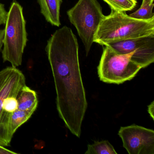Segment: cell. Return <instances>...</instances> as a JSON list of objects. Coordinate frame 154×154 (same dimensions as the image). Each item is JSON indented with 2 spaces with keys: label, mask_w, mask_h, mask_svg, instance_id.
Segmentation results:
<instances>
[{
  "label": "cell",
  "mask_w": 154,
  "mask_h": 154,
  "mask_svg": "<svg viewBox=\"0 0 154 154\" xmlns=\"http://www.w3.org/2000/svg\"><path fill=\"white\" fill-rule=\"evenodd\" d=\"M111 10L126 12L132 10L137 6V0H103Z\"/></svg>",
  "instance_id": "obj_13"
},
{
  "label": "cell",
  "mask_w": 154,
  "mask_h": 154,
  "mask_svg": "<svg viewBox=\"0 0 154 154\" xmlns=\"http://www.w3.org/2000/svg\"><path fill=\"white\" fill-rule=\"evenodd\" d=\"M27 40L23 8L19 3L14 1L8 12L4 29L2 51L3 62H9L13 67L21 65Z\"/></svg>",
  "instance_id": "obj_4"
},
{
  "label": "cell",
  "mask_w": 154,
  "mask_h": 154,
  "mask_svg": "<svg viewBox=\"0 0 154 154\" xmlns=\"http://www.w3.org/2000/svg\"><path fill=\"white\" fill-rule=\"evenodd\" d=\"M148 111L150 115V117L152 119L154 120V102L152 101V103L148 106Z\"/></svg>",
  "instance_id": "obj_17"
},
{
  "label": "cell",
  "mask_w": 154,
  "mask_h": 154,
  "mask_svg": "<svg viewBox=\"0 0 154 154\" xmlns=\"http://www.w3.org/2000/svg\"><path fill=\"white\" fill-rule=\"evenodd\" d=\"M8 16V12L5 9V6L0 2V26L5 25Z\"/></svg>",
  "instance_id": "obj_15"
},
{
  "label": "cell",
  "mask_w": 154,
  "mask_h": 154,
  "mask_svg": "<svg viewBox=\"0 0 154 154\" xmlns=\"http://www.w3.org/2000/svg\"><path fill=\"white\" fill-rule=\"evenodd\" d=\"M40 12L47 22L55 26L61 25L60 11L62 0H37Z\"/></svg>",
  "instance_id": "obj_9"
},
{
  "label": "cell",
  "mask_w": 154,
  "mask_h": 154,
  "mask_svg": "<svg viewBox=\"0 0 154 154\" xmlns=\"http://www.w3.org/2000/svg\"><path fill=\"white\" fill-rule=\"evenodd\" d=\"M70 22L75 27L88 55L99 25L104 16L97 0H78L67 11Z\"/></svg>",
  "instance_id": "obj_5"
},
{
  "label": "cell",
  "mask_w": 154,
  "mask_h": 154,
  "mask_svg": "<svg viewBox=\"0 0 154 154\" xmlns=\"http://www.w3.org/2000/svg\"><path fill=\"white\" fill-rule=\"evenodd\" d=\"M46 52L59 117L71 133L80 138L88 103L80 70L79 45L72 29L64 26L57 30L48 41Z\"/></svg>",
  "instance_id": "obj_1"
},
{
  "label": "cell",
  "mask_w": 154,
  "mask_h": 154,
  "mask_svg": "<svg viewBox=\"0 0 154 154\" xmlns=\"http://www.w3.org/2000/svg\"><path fill=\"white\" fill-rule=\"evenodd\" d=\"M18 109L33 114L38 104L37 94L34 90L26 85L20 91L17 97Z\"/></svg>",
  "instance_id": "obj_10"
},
{
  "label": "cell",
  "mask_w": 154,
  "mask_h": 154,
  "mask_svg": "<svg viewBox=\"0 0 154 154\" xmlns=\"http://www.w3.org/2000/svg\"><path fill=\"white\" fill-rule=\"evenodd\" d=\"M32 114L17 109L12 113L10 123V135L11 138L19 128L26 122L32 116Z\"/></svg>",
  "instance_id": "obj_11"
},
{
  "label": "cell",
  "mask_w": 154,
  "mask_h": 154,
  "mask_svg": "<svg viewBox=\"0 0 154 154\" xmlns=\"http://www.w3.org/2000/svg\"><path fill=\"white\" fill-rule=\"evenodd\" d=\"M26 82L25 75L17 67L9 66L0 71V145L3 146H10L11 118L18 109V95Z\"/></svg>",
  "instance_id": "obj_3"
},
{
  "label": "cell",
  "mask_w": 154,
  "mask_h": 154,
  "mask_svg": "<svg viewBox=\"0 0 154 154\" xmlns=\"http://www.w3.org/2000/svg\"><path fill=\"white\" fill-rule=\"evenodd\" d=\"M4 29H0V52L3 46V39L4 37Z\"/></svg>",
  "instance_id": "obj_18"
},
{
  "label": "cell",
  "mask_w": 154,
  "mask_h": 154,
  "mask_svg": "<svg viewBox=\"0 0 154 154\" xmlns=\"http://www.w3.org/2000/svg\"><path fill=\"white\" fill-rule=\"evenodd\" d=\"M154 3L148 4L144 6H140V8L137 11L129 15L130 17L141 20H149L154 18V13L153 12Z\"/></svg>",
  "instance_id": "obj_14"
},
{
  "label": "cell",
  "mask_w": 154,
  "mask_h": 154,
  "mask_svg": "<svg viewBox=\"0 0 154 154\" xmlns=\"http://www.w3.org/2000/svg\"><path fill=\"white\" fill-rule=\"evenodd\" d=\"M113 146L108 140L95 141L93 144L88 145L85 154H117Z\"/></svg>",
  "instance_id": "obj_12"
},
{
  "label": "cell",
  "mask_w": 154,
  "mask_h": 154,
  "mask_svg": "<svg viewBox=\"0 0 154 154\" xmlns=\"http://www.w3.org/2000/svg\"><path fill=\"white\" fill-rule=\"evenodd\" d=\"M129 154H154V131L142 126L121 127L118 132Z\"/></svg>",
  "instance_id": "obj_8"
},
{
  "label": "cell",
  "mask_w": 154,
  "mask_h": 154,
  "mask_svg": "<svg viewBox=\"0 0 154 154\" xmlns=\"http://www.w3.org/2000/svg\"><path fill=\"white\" fill-rule=\"evenodd\" d=\"M104 46L121 54L134 52L131 59L142 68H146L154 62V35L111 42Z\"/></svg>",
  "instance_id": "obj_7"
},
{
  "label": "cell",
  "mask_w": 154,
  "mask_h": 154,
  "mask_svg": "<svg viewBox=\"0 0 154 154\" xmlns=\"http://www.w3.org/2000/svg\"><path fill=\"white\" fill-rule=\"evenodd\" d=\"M103 46L102 54L97 68L98 75L102 82L121 84L132 80L142 68L131 60L134 52L121 54L107 46Z\"/></svg>",
  "instance_id": "obj_6"
},
{
  "label": "cell",
  "mask_w": 154,
  "mask_h": 154,
  "mask_svg": "<svg viewBox=\"0 0 154 154\" xmlns=\"http://www.w3.org/2000/svg\"><path fill=\"white\" fill-rule=\"evenodd\" d=\"M154 35V18L141 20L130 17L126 12L111 10L104 16L95 34L94 42L102 46L108 43Z\"/></svg>",
  "instance_id": "obj_2"
},
{
  "label": "cell",
  "mask_w": 154,
  "mask_h": 154,
  "mask_svg": "<svg viewBox=\"0 0 154 154\" xmlns=\"http://www.w3.org/2000/svg\"><path fill=\"white\" fill-rule=\"evenodd\" d=\"M14 151H11L8 149L6 148L4 146L0 145V154H17Z\"/></svg>",
  "instance_id": "obj_16"
},
{
  "label": "cell",
  "mask_w": 154,
  "mask_h": 154,
  "mask_svg": "<svg viewBox=\"0 0 154 154\" xmlns=\"http://www.w3.org/2000/svg\"><path fill=\"white\" fill-rule=\"evenodd\" d=\"M154 0H142L141 6H144V5H147L148 4L154 3Z\"/></svg>",
  "instance_id": "obj_19"
}]
</instances>
